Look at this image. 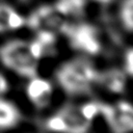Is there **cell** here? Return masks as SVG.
<instances>
[{
    "label": "cell",
    "instance_id": "6da1fadb",
    "mask_svg": "<svg viewBox=\"0 0 133 133\" xmlns=\"http://www.w3.org/2000/svg\"><path fill=\"white\" fill-rule=\"evenodd\" d=\"M99 70L91 57L78 55L61 62L54 73L60 90L69 97H83L91 92L98 83Z\"/></svg>",
    "mask_w": 133,
    "mask_h": 133
},
{
    "label": "cell",
    "instance_id": "7a4b0ae2",
    "mask_svg": "<svg viewBox=\"0 0 133 133\" xmlns=\"http://www.w3.org/2000/svg\"><path fill=\"white\" fill-rule=\"evenodd\" d=\"M102 102L88 101L82 104H68L51 114L46 127L50 131L83 133L90 130L94 121L100 116Z\"/></svg>",
    "mask_w": 133,
    "mask_h": 133
},
{
    "label": "cell",
    "instance_id": "3957f363",
    "mask_svg": "<svg viewBox=\"0 0 133 133\" xmlns=\"http://www.w3.org/2000/svg\"><path fill=\"white\" fill-rule=\"evenodd\" d=\"M42 58L31 41L14 38L0 46V62L19 77L29 79L38 75Z\"/></svg>",
    "mask_w": 133,
    "mask_h": 133
},
{
    "label": "cell",
    "instance_id": "277c9868",
    "mask_svg": "<svg viewBox=\"0 0 133 133\" xmlns=\"http://www.w3.org/2000/svg\"><path fill=\"white\" fill-rule=\"evenodd\" d=\"M63 34L66 36L70 47L80 55L92 57L102 50L100 31L90 23H69Z\"/></svg>",
    "mask_w": 133,
    "mask_h": 133
},
{
    "label": "cell",
    "instance_id": "5b68a950",
    "mask_svg": "<svg viewBox=\"0 0 133 133\" xmlns=\"http://www.w3.org/2000/svg\"><path fill=\"white\" fill-rule=\"evenodd\" d=\"M26 25L35 32L63 34L69 25L68 15L57 4H46L36 7L26 18Z\"/></svg>",
    "mask_w": 133,
    "mask_h": 133
},
{
    "label": "cell",
    "instance_id": "8992f818",
    "mask_svg": "<svg viewBox=\"0 0 133 133\" xmlns=\"http://www.w3.org/2000/svg\"><path fill=\"white\" fill-rule=\"evenodd\" d=\"M100 116L114 133L130 132L133 128L132 105L126 100H117L108 104L102 102Z\"/></svg>",
    "mask_w": 133,
    "mask_h": 133
},
{
    "label": "cell",
    "instance_id": "52a82bcc",
    "mask_svg": "<svg viewBox=\"0 0 133 133\" xmlns=\"http://www.w3.org/2000/svg\"><path fill=\"white\" fill-rule=\"evenodd\" d=\"M25 94L28 102L34 108L42 110L50 106L54 95V87L52 82L36 75L28 79Z\"/></svg>",
    "mask_w": 133,
    "mask_h": 133
},
{
    "label": "cell",
    "instance_id": "ba28073f",
    "mask_svg": "<svg viewBox=\"0 0 133 133\" xmlns=\"http://www.w3.org/2000/svg\"><path fill=\"white\" fill-rule=\"evenodd\" d=\"M127 78L128 76L126 73L119 69L99 70L97 85H101L107 92L119 95L126 90Z\"/></svg>",
    "mask_w": 133,
    "mask_h": 133
},
{
    "label": "cell",
    "instance_id": "9c48e42d",
    "mask_svg": "<svg viewBox=\"0 0 133 133\" xmlns=\"http://www.w3.org/2000/svg\"><path fill=\"white\" fill-rule=\"evenodd\" d=\"M24 26H26V17L14 6L0 2V34L18 31Z\"/></svg>",
    "mask_w": 133,
    "mask_h": 133
},
{
    "label": "cell",
    "instance_id": "30bf717a",
    "mask_svg": "<svg viewBox=\"0 0 133 133\" xmlns=\"http://www.w3.org/2000/svg\"><path fill=\"white\" fill-rule=\"evenodd\" d=\"M21 121L22 112L18 105L4 96L0 97V131L11 130L19 126Z\"/></svg>",
    "mask_w": 133,
    "mask_h": 133
},
{
    "label": "cell",
    "instance_id": "8fae6325",
    "mask_svg": "<svg viewBox=\"0 0 133 133\" xmlns=\"http://www.w3.org/2000/svg\"><path fill=\"white\" fill-rule=\"evenodd\" d=\"M119 22L125 31L132 32L133 27V0H123L118 10Z\"/></svg>",
    "mask_w": 133,
    "mask_h": 133
},
{
    "label": "cell",
    "instance_id": "7c38bea8",
    "mask_svg": "<svg viewBox=\"0 0 133 133\" xmlns=\"http://www.w3.org/2000/svg\"><path fill=\"white\" fill-rule=\"evenodd\" d=\"M85 0H59L56 3L68 16L72 12H76L84 6Z\"/></svg>",
    "mask_w": 133,
    "mask_h": 133
},
{
    "label": "cell",
    "instance_id": "4fadbf2b",
    "mask_svg": "<svg viewBox=\"0 0 133 133\" xmlns=\"http://www.w3.org/2000/svg\"><path fill=\"white\" fill-rule=\"evenodd\" d=\"M124 69L123 71L126 73L128 77L132 76V68H133V50L132 48H128L124 55Z\"/></svg>",
    "mask_w": 133,
    "mask_h": 133
},
{
    "label": "cell",
    "instance_id": "5bb4252c",
    "mask_svg": "<svg viewBox=\"0 0 133 133\" xmlns=\"http://www.w3.org/2000/svg\"><path fill=\"white\" fill-rule=\"evenodd\" d=\"M9 90V81L6 76L0 72V97H3Z\"/></svg>",
    "mask_w": 133,
    "mask_h": 133
},
{
    "label": "cell",
    "instance_id": "9a60e30c",
    "mask_svg": "<svg viewBox=\"0 0 133 133\" xmlns=\"http://www.w3.org/2000/svg\"><path fill=\"white\" fill-rule=\"evenodd\" d=\"M92 1L99 5H109V4L113 3L115 0H92Z\"/></svg>",
    "mask_w": 133,
    "mask_h": 133
}]
</instances>
